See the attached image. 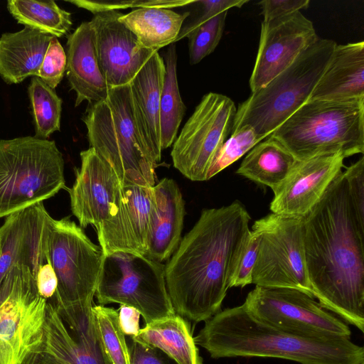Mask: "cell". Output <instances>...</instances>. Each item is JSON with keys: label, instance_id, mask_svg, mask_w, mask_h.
Returning <instances> with one entry per match:
<instances>
[{"label": "cell", "instance_id": "obj_31", "mask_svg": "<svg viewBox=\"0 0 364 364\" xmlns=\"http://www.w3.org/2000/svg\"><path fill=\"white\" fill-rule=\"evenodd\" d=\"M228 11H225L192 30L188 35L191 65L200 63L218 45L225 28Z\"/></svg>", "mask_w": 364, "mask_h": 364}, {"label": "cell", "instance_id": "obj_32", "mask_svg": "<svg viewBox=\"0 0 364 364\" xmlns=\"http://www.w3.org/2000/svg\"><path fill=\"white\" fill-rule=\"evenodd\" d=\"M260 141L262 140L257 137L252 127L248 125L231 133L212 164L207 180L235 162Z\"/></svg>", "mask_w": 364, "mask_h": 364}, {"label": "cell", "instance_id": "obj_10", "mask_svg": "<svg viewBox=\"0 0 364 364\" xmlns=\"http://www.w3.org/2000/svg\"><path fill=\"white\" fill-rule=\"evenodd\" d=\"M260 237L252 284L288 288L314 297L306 267L303 218L269 214L252 226Z\"/></svg>", "mask_w": 364, "mask_h": 364}, {"label": "cell", "instance_id": "obj_22", "mask_svg": "<svg viewBox=\"0 0 364 364\" xmlns=\"http://www.w3.org/2000/svg\"><path fill=\"white\" fill-rule=\"evenodd\" d=\"M25 364H112L105 350L79 343L48 302L42 341Z\"/></svg>", "mask_w": 364, "mask_h": 364}, {"label": "cell", "instance_id": "obj_18", "mask_svg": "<svg viewBox=\"0 0 364 364\" xmlns=\"http://www.w3.org/2000/svg\"><path fill=\"white\" fill-rule=\"evenodd\" d=\"M165 63L155 52L129 82L134 115L139 135L155 164L161 158L160 98Z\"/></svg>", "mask_w": 364, "mask_h": 364}, {"label": "cell", "instance_id": "obj_29", "mask_svg": "<svg viewBox=\"0 0 364 364\" xmlns=\"http://www.w3.org/2000/svg\"><path fill=\"white\" fill-rule=\"evenodd\" d=\"M35 127V137L47 139L60 128L62 100L54 89L38 77H33L28 88Z\"/></svg>", "mask_w": 364, "mask_h": 364}, {"label": "cell", "instance_id": "obj_1", "mask_svg": "<svg viewBox=\"0 0 364 364\" xmlns=\"http://www.w3.org/2000/svg\"><path fill=\"white\" fill-rule=\"evenodd\" d=\"M312 294L326 310L364 331V230L355 219L343 171L303 218Z\"/></svg>", "mask_w": 364, "mask_h": 364}, {"label": "cell", "instance_id": "obj_19", "mask_svg": "<svg viewBox=\"0 0 364 364\" xmlns=\"http://www.w3.org/2000/svg\"><path fill=\"white\" fill-rule=\"evenodd\" d=\"M66 76L75 92V107L106 100L109 87L98 63L95 34L90 21L82 22L67 37Z\"/></svg>", "mask_w": 364, "mask_h": 364}, {"label": "cell", "instance_id": "obj_37", "mask_svg": "<svg viewBox=\"0 0 364 364\" xmlns=\"http://www.w3.org/2000/svg\"><path fill=\"white\" fill-rule=\"evenodd\" d=\"M247 2V0L194 1V4H196V14L185 26L181 28L176 41L183 37H186L192 30L218 14L228 11V9L231 8H240Z\"/></svg>", "mask_w": 364, "mask_h": 364}, {"label": "cell", "instance_id": "obj_5", "mask_svg": "<svg viewBox=\"0 0 364 364\" xmlns=\"http://www.w3.org/2000/svg\"><path fill=\"white\" fill-rule=\"evenodd\" d=\"M297 161L364 153V100L307 101L269 136Z\"/></svg>", "mask_w": 364, "mask_h": 364}, {"label": "cell", "instance_id": "obj_3", "mask_svg": "<svg viewBox=\"0 0 364 364\" xmlns=\"http://www.w3.org/2000/svg\"><path fill=\"white\" fill-rule=\"evenodd\" d=\"M194 341L213 358H274L301 364H360L364 348L348 338L306 337L272 326L242 304L205 321Z\"/></svg>", "mask_w": 364, "mask_h": 364}, {"label": "cell", "instance_id": "obj_14", "mask_svg": "<svg viewBox=\"0 0 364 364\" xmlns=\"http://www.w3.org/2000/svg\"><path fill=\"white\" fill-rule=\"evenodd\" d=\"M80 159L68 189L71 210L81 228L93 225L100 237L127 209L124 183L92 148L81 151Z\"/></svg>", "mask_w": 364, "mask_h": 364}, {"label": "cell", "instance_id": "obj_2", "mask_svg": "<svg viewBox=\"0 0 364 364\" xmlns=\"http://www.w3.org/2000/svg\"><path fill=\"white\" fill-rule=\"evenodd\" d=\"M250 219L238 200L201 212L165 266L176 314L197 323L220 311L250 232Z\"/></svg>", "mask_w": 364, "mask_h": 364}, {"label": "cell", "instance_id": "obj_11", "mask_svg": "<svg viewBox=\"0 0 364 364\" xmlns=\"http://www.w3.org/2000/svg\"><path fill=\"white\" fill-rule=\"evenodd\" d=\"M236 111L230 97L205 95L173 143V166L193 181H207L212 164L232 132Z\"/></svg>", "mask_w": 364, "mask_h": 364}, {"label": "cell", "instance_id": "obj_23", "mask_svg": "<svg viewBox=\"0 0 364 364\" xmlns=\"http://www.w3.org/2000/svg\"><path fill=\"white\" fill-rule=\"evenodd\" d=\"M55 37L25 27L0 37V76L7 84H18L38 77L48 45Z\"/></svg>", "mask_w": 364, "mask_h": 364}, {"label": "cell", "instance_id": "obj_4", "mask_svg": "<svg viewBox=\"0 0 364 364\" xmlns=\"http://www.w3.org/2000/svg\"><path fill=\"white\" fill-rule=\"evenodd\" d=\"M82 121L90 147L123 183L155 185L156 164L139 135L129 84L109 87L106 100L89 104Z\"/></svg>", "mask_w": 364, "mask_h": 364}, {"label": "cell", "instance_id": "obj_33", "mask_svg": "<svg viewBox=\"0 0 364 364\" xmlns=\"http://www.w3.org/2000/svg\"><path fill=\"white\" fill-rule=\"evenodd\" d=\"M193 1V0L68 1L76 6L88 10L92 14L107 11H118L127 8L156 7L171 9V8L189 5Z\"/></svg>", "mask_w": 364, "mask_h": 364}, {"label": "cell", "instance_id": "obj_7", "mask_svg": "<svg viewBox=\"0 0 364 364\" xmlns=\"http://www.w3.org/2000/svg\"><path fill=\"white\" fill-rule=\"evenodd\" d=\"M65 187L64 159L54 141L31 136L0 139V218Z\"/></svg>", "mask_w": 364, "mask_h": 364}, {"label": "cell", "instance_id": "obj_36", "mask_svg": "<svg viewBox=\"0 0 364 364\" xmlns=\"http://www.w3.org/2000/svg\"><path fill=\"white\" fill-rule=\"evenodd\" d=\"M352 209L359 227L364 230V157L343 171Z\"/></svg>", "mask_w": 364, "mask_h": 364}, {"label": "cell", "instance_id": "obj_17", "mask_svg": "<svg viewBox=\"0 0 364 364\" xmlns=\"http://www.w3.org/2000/svg\"><path fill=\"white\" fill-rule=\"evenodd\" d=\"M340 154L297 161L284 182L273 192L272 213L304 218L321 200L344 166Z\"/></svg>", "mask_w": 364, "mask_h": 364}, {"label": "cell", "instance_id": "obj_39", "mask_svg": "<svg viewBox=\"0 0 364 364\" xmlns=\"http://www.w3.org/2000/svg\"><path fill=\"white\" fill-rule=\"evenodd\" d=\"M130 364H171L170 358L158 349L129 337Z\"/></svg>", "mask_w": 364, "mask_h": 364}, {"label": "cell", "instance_id": "obj_38", "mask_svg": "<svg viewBox=\"0 0 364 364\" xmlns=\"http://www.w3.org/2000/svg\"><path fill=\"white\" fill-rule=\"evenodd\" d=\"M309 3V0H263L257 4L262 9L263 21H269L306 9Z\"/></svg>", "mask_w": 364, "mask_h": 364}, {"label": "cell", "instance_id": "obj_15", "mask_svg": "<svg viewBox=\"0 0 364 364\" xmlns=\"http://www.w3.org/2000/svg\"><path fill=\"white\" fill-rule=\"evenodd\" d=\"M318 38L313 23L301 11L263 21L250 78L252 92L263 87L284 70Z\"/></svg>", "mask_w": 364, "mask_h": 364}, {"label": "cell", "instance_id": "obj_13", "mask_svg": "<svg viewBox=\"0 0 364 364\" xmlns=\"http://www.w3.org/2000/svg\"><path fill=\"white\" fill-rule=\"evenodd\" d=\"M47 304L33 277L14 275L0 286V364H25L38 348Z\"/></svg>", "mask_w": 364, "mask_h": 364}, {"label": "cell", "instance_id": "obj_9", "mask_svg": "<svg viewBox=\"0 0 364 364\" xmlns=\"http://www.w3.org/2000/svg\"><path fill=\"white\" fill-rule=\"evenodd\" d=\"M48 256L58 279L54 307L92 308L105 255L65 217L48 220Z\"/></svg>", "mask_w": 364, "mask_h": 364}, {"label": "cell", "instance_id": "obj_35", "mask_svg": "<svg viewBox=\"0 0 364 364\" xmlns=\"http://www.w3.org/2000/svg\"><path fill=\"white\" fill-rule=\"evenodd\" d=\"M259 240V235L251 230L239 257L230 288L244 287L252 284V270L257 259Z\"/></svg>", "mask_w": 364, "mask_h": 364}, {"label": "cell", "instance_id": "obj_21", "mask_svg": "<svg viewBox=\"0 0 364 364\" xmlns=\"http://www.w3.org/2000/svg\"><path fill=\"white\" fill-rule=\"evenodd\" d=\"M364 100V42L336 45L308 101Z\"/></svg>", "mask_w": 364, "mask_h": 364}, {"label": "cell", "instance_id": "obj_40", "mask_svg": "<svg viewBox=\"0 0 364 364\" xmlns=\"http://www.w3.org/2000/svg\"><path fill=\"white\" fill-rule=\"evenodd\" d=\"M36 287L41 297L50 303L53 301L58 288V279L49 256L48 260L42 264L38 269Z\"/></svg>", "mask_w": 364, "mask_h": 364}, {"label": "cell", "instance_id": "obj_34", "mask_svg": "<svg viewBox=\"0 0 364 364\" xmlns=\"http://www.w3.org/2000/svg\"><path fill=\"white\" fill-rule=\"evenodd\" d=\"M66 53L58 38L50 41L38 77L46 84L55 89L62 80L66 70Z\"/></svg>", "mask_w": 364, "mask_h": 364}, {"label": "cell", "instance_id": "obj_6", "mask_svg": "<svg viewBox=\"0 0 364 364\" xmlns=\"http://www.w3.org/2000/svg\"><path fill=\"white\" fill-rule=\"evenodd\" d=\"M336 43L318 38L284 70L239 105L232 132L252 127L261 140L306 103L322 76Z\"/></svg>", "mask_w": 364, "mask_h": 364}, {"label": "cell", "instance_id": "obj_27", "mask_svg": "<svg viewBox=\"0 0 364 364\" xmlns=\"http://www.w3.org/2000/svg\"><path fill=\"white\" fill-rule=\"evenodd\" d=\"M7 9L18 23L56 38L68 34L73 25L71 14L53 0H9Z\"/></svg>", "mask_w": 364, "mask_h": 364}, {"label": "cell", "instance_id": "obj_12", "mask_svg": "<svg viewBox=\"0 0 364 364\" xmlns=\"http://www.w3.org/2000/svg\"><path fill=\"white\" fill-rule=\"evenodd\" d=\"M243 304L259 320L303 336L350 338L351 334L345 321L300 290L256 287Z\"/></svg>", "mask_w": 364, "mask_h": 364}, {"label": "cell", "instance_id": "obj_25", "mask_svg": "<svg viewBox=\"0 0 364 364\" xmlns=\"http://www.w3.org/2000/svg\"><path fill=\"white\" fill-rule=\"evenodd\" d=\"M190 12L177 13L170 9L146 7L121 13L119 21L137 38L146 48L158 51L176 41Z\"/></svg>", "mask_w": 364, "mask_h": 364}, {"label": "cell", "instance_id": "obj_16", "mask_svg": "<svg viewBox=\"0 0 364 364\" xmlns=\"http://www.w3.org/2000/svg\"><path fill=\"white\" fill-rule=\"evenodd\" d=\"M121 12L93 14L98 63L109 87L129 84L157 51L144 48L136 36L118 18Z\"/></svg>", "mask_w": 364, "mask_h": 364}, {"label": "cell", "instance_id": "obj_42", "mask_svg": "<svg viewBox=\"0 0 364 364\" xmlns=\"http://www.w3.org/2000/svg\"><path fill=\"white\" fill-rule=\"evenodd\" d=\"M360 364H364V362L361 363Z\"/></svg>", "mask_w": 364, "mask_h": 364}, {"label": "cell", "instance_id": "obj_8", "mask_svg": "<svg viewBox=\"0 0 364 364\" xmlns=\"http://www.w3.org/2000/svg\"><path fill=\"white\" fill-rule=\"evenodd\" d=\"M95 296L100 305L136 309L145 324L174 315L165 265L144 255L115 252L105 255Z\"/></svg>", "mask_w": 364, "mask_h": 364}, {"label": "cell", "instance_id": "obj_28", "mask_svg": "<svg viewBox=\"0 0 364 364\" xmlns=\"http://www.w3.org/2000/svg\"><path fill=\"white\" fill-rule=\"evenodd\" d=\"M165 76L160 98V131L162 151L174 142L186 106L181 99L176 74V46L171 44L165 55Z\"/></svg>", "mask_w": 364, "mask_h": 364}, {"label": "cell", "instance_id": "obj_30", "mask_svg": "<svg viewBox=\"0 0 364 364\" xmlns=\"http://www.w3.org/2000/svg\"><path fill=\"white\" fill-rule=\"evenodd\" d=\"M92 312L105 352L112 364H130L128 344L119 324L118 312L102 305Z\"/></svg>", "mask_w": 364, "mask_h": 364}, {"label": "cell", "instance_id": "obj_20", "mask_svg": "<svg viewBox=\"0 0 364 364\" xmlns=\"http://www.w3.org/2000/svg\"><path fill=\"white\" fill-rule=\"evenodd\" d=\"M185 213V202L175 181L165 178L153 186L145 257L161 263L170 258L181 240Z\"/></svg>", "mask_w": 364, "mask_h": 364}, {"label": "cell", "instance_id": "obj_24", "mask_svg": "<svg viewBox=\"0 0 364 364\" xmlns=\"http://www.w3.org/2000/svg\"><path fill=\"white\" fill-rule=\"evenodd\" d=\"M132 338L158 349L176 364H203L189 324L176 314L146 324Z\"/></svg>", "mask_w": 364, "mask_h": 364}, {"label": "cell", "instance_id": "obj_41", "mask_svg": "<svg viewBox=\"0 0 364 364\" xmlns=\"http://www.w3.org/2000/svg\"><path fill=\"white\" fill-rule=\"evenodd\" d=\"M119 324L125 336L135 337L137 336L139 328L140 313L136 309L120 305L117 311Z\"/></svg>", "mask_w": 364, "mask_h": 364}, {"label": "cell", "instance_id": "obj_26", "mask_svg": "<svg viewBox=\"0 0 364 364\" xmlns=\"http://www.w3.org/2000/svg\"><path fill=\"white\" fill-rule=\"evenodd\" d=\"M297 160L278 141L268 136L255 145L236 173L274 192L287 178Z\"/></svg>", "mask_w": 364, "mask_h": 364}]
</instances>
